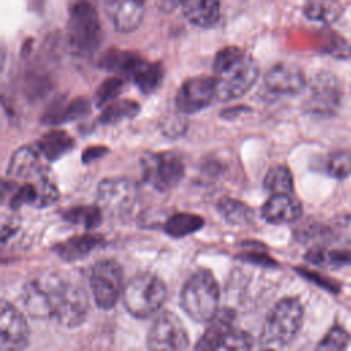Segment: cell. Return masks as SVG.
<instances>
[{"instance_id": "1", "label": "cell", "mask_w": 351, "mask_h": 351, "mask_svg": "<svg viewBox=\"0 0 351 351\" xmlns=\"http://www.w3.org/2000/svg\"><path fill=\"white\" fill-rule=\"evenodd\" d=\"M217 99L229 101L244 96L258 81V62L236 45L219 49L213 62Z\"/></svg>"}, {"instance_id": "2", "label": "cell", "mask_w": 351, "mask_h": 351, "mask_svg": "<svg viewBox=\"0 0 351 351\" xmlns=\"http://www.w3.org/2000/svg\"><path fill=\"white\" fill-rule=\"evenodd\" d=\"M103 37L97 11L88 0H77L69 8L66 23V41L69 49L77 56L92 55Z\"/></svg>"}, {"instance_id": "3", "label": "cell", "mask_w": 351, "mask_h": 351, "mask_svg": "<svg viewBox=\"0 0 351 351\" xmlns=\"http://www.w3.org/2000/svg\"><path fill=\"white\" fill-rule=\"evenodd\" d=\"M219 288L208 270L193 273L181 291L182 310L197 322H208L218 311Z\"/></svg>"}, {"instance_id": "4", "label": "cell", "mask_w": 351, "mask_h": 351, "mask_svg": "<svg viewBox=\"0 0 351 351\" xmlns=\"http://www.w3.org/2000/svg\"><path fill=\"white\" fill-rule=\"evenodd\" d=\"M166 299L163 281L152 273H140L123 287L122 300L126 310L137 318H148L160 310Z\"/></svg>"}, {"instance_id": "5", "label": "cell", "mask_w": 351, "mask_h": 351, "mask_svg": "<svg viewBox=\"0 0 351 351\" xmlns=\"http://www.w3.org/2000/svg\"><path fill=\"white\" fill-rule=\"evenodd\" d=\"M302 321V303L296 298H284L269 313L262 328L261 341L265 346H287L296 337Z\"/></svg>"}, {"instance_id": "6", "label": "cell", "mask_w": 351, "mask_h": 351, "mask_svg": "<svg viewBox=\"0 0 351 351\" xmlns=\"http://www.w3.org/2000/svg\"><path fill=\"white\" fill-rule=\"evenodd\" d=\"M141 166L144 181L160 192L174 188L185 171L184 162L176 152L149 154L141 159Z\"/></svg>"}, {"instance_id": "7", "label": "cell", "mask_w": 351, "mask_h": 351, "mask_svg": "<svg viewBox=\"0 0 351 351\" xmlns=\"http://www.w3.org/2000/svg\"><path fill=\"white\" fill-rule=\"evenodd\" d=\"M138 200V188L134 181L122 177L103 180L97 186V203L101 211L112 217L129 214Z\"/></svg>"}, {"instance_id": "8", "label": "cell", "mask_w": 351, "mask_h": 351, "mask_svg": "<svg viewBox=\"0 0 351 351\" xmlns=\"http://www.w3.org/2000/svg\"><path fill=\"white\" fill-rule=\"evenodd\" d=\"M149 351H186L189 339L181 319L171 311L160 313L147 337Z\"/></svg>"}, {"instance_id": "9", "label": "cell", "mask_w": 351, "mask_h": 351, "mask_svg": "<svg viewBox=\"0 0 351 351\" xmlns=\"http://www.w3.org/2000/svg\"><path fill=\"white\" fill-rule=\"evenodd\" d=\"M90 289L96 304L108 310L117 304L123 292L122 270L114 261L96 263L90 273Z\"/></svg>"}, {"instance_id": "10", "label": "cell", "mask_w": 351, "mask_h": 351, "mask_svg": "<svg viewBox=\"0 0 351 351\" xmlns=\"http://www.w3.org/2000/svg\"><path fill=\"white\" fill-rule=\"evenodd\" d=\"M88 310L89 302L84 288L63 281L55 298L52 317L59 324L67 328H74L85 321Z\"/></svg>"}, {"instance_id": "11", "label": "cell", "mask_w": 351, "mask_h": 351, "mask_svg": "<svg viewBox=\"0 0 351 351\" xmlns=\"http://www.w3.org/2000/svg\"><path fill=\"white\" fill-rule=\"evenodd\" d=\"M63 280L56 276H41L30 280L23 289V304L30 315L37 318L52 317L55 298Z\"/></svg>"}, {"instance_id": "12", "label": "cell", "mask_w": 351, "mask_h": 351, "mask_svg": "<svg viewBox=\"0 0 351 351\" xmlns=\"http://www.w3.org/2000/svg\"><path fill=\"white\" fill-rule=\"evenodd\" d=\"M340 99L341 86L337 78L330 73H319L310 84L304 108L310 114L326 117L337 110Z\"/></svg>"}, {"instance_id": "13", "label": "cell", "mask_w": 351, "mask_h": 351, "mask_svg": "<svg viewBox=\"0 0 351 351\" xmlns=\"http://www.w3.org/2000/svg\"><path fill=\"white\" fill-rule=\"evenodd\" d=\"M217 99L214 77H191L180 86L176 95V107L181 114H195Z\"/></svg>"}, {"instance_id": "14", "label": "cell", "mask_w": 351, "mask_h": 351, "mask_svg": "<svg viewBox=\"0 0 351 351\" xmlns=\"http://www.w3.org/2000/svg\"><path fill=\"white\" fill-rule=\"evenodd\" d=\"M0 335L3 351H22L29 344V325L23 314L7 300L0 307Z\"/></svg>"}, {"instance_id": "15", "label": "cell", "mask_w": 351, "mask_h": 351, "mask_svg": "<svg viewBox=\"0 0 351 351\" xmlns=\"http://www.w3.org/2000/svg\"><path fill=\"white\" fill-rule=\"evenodd\" d=\"M59 197L56 185L44 174H40L29 181H25L10 197V207L18 208L22 204L33 207H47L55 203Z\"/></svg>"}, {"instance_id": "16", "label": "cell", "mask_w": 351, "mask_h": 351, "mask_svg": "<svg viewBox=\"0 0 351 351\" xmlns=\"http://www.w3.org/2000/svg\"><path fill=\"white\" fill-rule=\"evenodd\" d=\"M103 5L114 29L121 33L138 29L145 15V0H103Z\"/></svg>"}, {"instance_id": "17", "label": "cell", "mask_w": 351, "mask_h": 351, "mask_svg": "<svg viewBox=\"0 0 351 351\" xmlns=\"http://www.w3.org/2000/svg\"><path fill=\"white\" fill-rule=\"evenodd\" d=\"M306 85V75L296 64L278 63L265 74V88L273 95H296Z\"/></svg>"}, {"instance_id": "18", "label": "cell", "mask_w": 351, "mask_h": 351, "mask_svg": "<svg viewBox=\"0 0 351 351\" xmlns=\"http://www.w3.org/2000/svg\"><path fill=\"white\" fill-rule=\"evenodd\" d=\"M234 311L230 308H221L208 321V325L197 340L195 351H215L233 332Z\"/></svg>"}, {"instance_id": "19", "label": "cell", "mask_w": 351, "mask_h": 351, "mask_svg": "<svg viewBox=\"0 0 351 351\" xmlns=\"http://www.w3.org/2000/svg\"><path fill=\"white\" fill-rule=\"evenodd\" d=\"M7 174L14 181H29L44 174L41 154L37 147L25 145L18 148L10 159Z\"/></svg>"}, {"instance_id": "20", "label": "cell", "mask_w": 351, "mask_h": 351, "mask_svg": "<svg viewBox=\"0 0 351 351\" xmlns=\"http://www.w3.org/2000/svg\"><path fill=\"white\" fill-rule=\"evenodd\" d=\"M263 218L270 223H288L302 215V204L292 193H274L262 207Z\"/></svg>"}, {"instance_id": "21", "label": "cell", "mask_w": 351, "mask_h": 351, "mask_svg": "<svg viewBox=\"0 0 351 351\" xmlns=\"http://www.w3.org/2000/svg\"><path fill=\"white\" fill-rule=\"evenodd\" d=\"M184 16L197 27H213L221 16V0H180Z\"/></svg>"}, {"instance_id": "22", "label": "cell", "mask_w": 351, "mask_h": 351, "mask_svg": "<svg viewBox=\"0 0 351 351\" xmlns=\"http://www.w3.org/2000/svg\"><path fill=\"white\" fill-rule=\"evenodd\" d=\"M103 243L99 234H81L70 237L53 247L56 255L67 262L82 259Z\"/></svg>"}, {"instance_id": "23", "label": "cell", "mask_w": 351, "mask_h": 351, "mask_svg": "<svg viewBox=\"0 0 351 351\" xmlns=\"http://www.w3.org/2000/svg\"><path fill=\"white\" fill-rule=\"evenodd\" d=\"M89 111V101L84 97H75L73 100L60 99L47 110L43 117V122L45 123H64L74 121Z\"/></svg>"}, {"instance_id": "24", "label": "cell", "mask_w": 351, "mask_h": 351, "mask_svg": "<svg viewBox=\"0 0 351 351\" xmlns=\"http://www.w3.org/2000/svg\"><path fill=\"white\" fill-rule=\"evenodd\" d=\"M140 58L141 56L136 52L112 48L101 55L99 60V67L118 77H130Z\"/></svg>"}, {"instance_id": "25", "label": "cell", "mask_w": 351, "mask_h": 351, "mask_svg": "<svg viewBox=\"0 0 351 351\" xmlns=\"http://www.w3.org/2000/svg\"><path fill=\"white\" fill-rule=\"evenodd\" d=\"M163 77L165 70L160 63L148 62L140 58L129 78L133 80V82L143 93H152L160 86Z\"/></svg>"}, {"instance_id": "26", "label": "cell", "mask_w": 351, "mask_h": 351, "mask_svg": "<svg viewBox=\"0 0 351 351\" xmlns=\"http://www.w3.org/2000/svg\"><path fill=\"white\" fill-rule=\"evenodd\" d=\"M37 149L47 160H58L74 147L73 137L64 130H51L40 137Z\"/></svg>"}, {"instance_id": "27", "label": "cell", "mask_w": 351, "mask_h": 351, "mask_svg": "<svg viewBox=\"0 0 351 351\" xmlns=\"http://www.w3.org/2000/svg\"><path fill=\"white\" fill-rule=\"evenodd\" d=\"M306 259L318 266L339 269L351 265V248L315 247L306 254Z\"/></svg>"}, {"instance_id": "28", "label": "cell", "mask_w": 351, "mask_h": 351, "mask_svg": "<svg viewBox=\"0 0 351 351\" xmlns=\"http://www.w3.org/2000/svg\"><path fill=\"white\" fill-rule=\"evenodd\" d=\"M204 221L202 217L191 213L173 214L165 223V232L176 239L188 236L203 226Z\"/></svg>"}, {"instance_id": "29", "label": "cell", "mask_w": 351, "mask_h": 351, "mask_svg": "<svg viewBox=\"0 0 351 351\" xmlns=\"http://www.w3.org/2000/svg\"><path fill=\"white\" fill-rule=\"evenodd\" d=\"M138 111H140V106L133 100H128V99L114 100L103 107L99 121H100V123L111 125V123H117L122 119L133 118L138 114Z\"/></svg>"}, {"instance_id": "30", "label": "cell", "mask_w": 351, "mask_h": 351, "mask_svg": "<svg viewBox=\"0 0 351 351\" xmlns=\"http://www.w3.org/2000/svg\"><path fill=\"white\" fill-rule=\"evenodd\" d=\"M217 207L222 217L233 225H245L252 221V210L240 200L232 197H222L218 202Z\"/></svg>"}, {"instance_id": "31", "label": "cell", "mask_w": 351, "mask_h": 351, "mask_svg": "<svg viewBox=\"0 0 351 351\" xmlns=\"http://www.w3.org/2000/svg\"><path fill=\"white\" fill-rule=\"evenodd\" d=\"M265 188L274 193H292L293 178L292 173L287 166L277 165L271 167L265 177Z\"/></svg>"}, {"instance_id": "32", "label": "cell", "mask_w": 351, "mask_h": 351, "mask_svg": "<svg viewBox=\"0 0 351 351\" xmlns=\"http://www.w3.org/2000/svg\"><path fill=\"white\" fill-rule=\"evenodd\" d=\"M63 217L66 221L82 225L86 229L96 228L101 221V208L99 206H80L73 207L63 213Z\"/></svg>"}, {"instance_id": "33", "label": "cell", "mask_w": 351, "mask_h": 351, "mask_svg": "<svg viewBox=\"0 0 351 351\" xmlns=\"http://www.w3.org/2000/svg\"><path fill=\"white\" fill-rule=\"evenodd\" d=\"M348 343H350L348 332L344 328L335 325L326 332V335L317 344L315 351H346Z\"/></svg>"}, {"instance_id": "34", "label": "cell", "mask_w": 351, "mask_h": 351, "mask_svg": "<svg viewBox=\"0 0 351 351\" xmlns=\"http://www.w3.org/2000/svg\"><path fill=\"white\" fill-rule=\"evenodd\" d=\"M123 86V80L122 77L114 75V77H108L107 80H104L96 89L95 93V103L97 107H104L108 103L114 101L118 95L121 93Z\"/></svg>"}, {"instance_id": "35", "label": "cell", "mask_w": 351, "mask_h": 351, "mask_svg": "<svg viewBox=\"0 0 351 351\" xmlns=\"http://www.w3.org/2000/svg\"><path fill=\"white\" fill-rule=\"evenodd\" d=\"M326 173L336 178L344 180L351 174V154L348 151H336L326 159Z\"/></svg>"}, {"instance_id": "36", "label": "cell", "mask_w": 351, "mask_h": 351, "mask_svg": "<svg viewBox=\"0 0 351 351\" xmlns=\"http://www.w3.org/2000/svg\"><path fill=\"white\" fill-rule=\"evenodd\" d=\"M251 336L243 330H233L215 351H251Z\"/></svg>"}, {"instance_id": "37", "label": "cell", "mask_w": 351, "mask_h": 351, "mask_svg": "<svg viewBox=\"0 0 351 351\" xmlns=\"http://www.w3.org/2000/svg\"><path fill=\"white\" fill-rule=\"evenodd\" d=\"M304 14L313 21H328L335 15V7L328 0H308L304 5Z\"/></svg>"}, {"instance_id": "38", "label": "cell", "mask_w": 351, "mask_h": 351, "mask_svg": "<svg viewBox=\"0 0 351 351\" xmlns=\"http://www.w3.org/2000/svg\"><path fill=\"white\" fill-rule=\"evenodd\" d=\"M185 128H186L185 121L180 115L166 117L165 121L162 122V132H163V134L171 136V137H177V136L182 134Z\"/></svg>"}, {"instance_id": "39", "label": "cell", "mask_w": 351, "mask_h": 351, "mask_svg": "<svg viewBox=\"0 0 351 351\" xmlns=\"http://www.w3.org/2000/svg\"><path fill=\"white\" fill-rule=\"evenodd\" d=\"M335 234L346 247H351V214L343 215L336 221Z\"/></svg>"}, {"instance_id": "40", "label": "cell", "mask_w": 351, "mask_h": 351, "mask_svg": "<svg viewBox=\"0 0 351 351\" xmlns=\"http://www.w3.org/2000/svg\"><path fill=\"white\" fill-rule=\"evenodd\" d=\"M107 154V148L106 147H89L84 151L82 154V160L85 163H89L92 160H96L99 158H101L103 155Z\"/></svg>"}, {"instance_id": "41", "label": "cell", "mask_w": 351, "mask_h": 351, "mask_svg": "<svg viewBox=\"0 0 351 351\" xmlns=\"http://www.w3.org/2000/svg\"><path fill=\"white\" fill-rule=\"evenodd\" d=\"M261 351H273V350H270V348H265V350H261Z\"/></svg>"}]
</instances>
